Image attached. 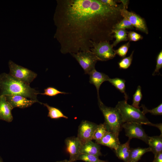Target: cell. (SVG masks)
I'll use <instances>...</instances> for the list:
<instances>
[{"mask_svg": "<svg viewBox=\"0 0 162 162\" xmlns=\"http://www.w3.org/2000/svg\"><path fill=\"white\" fill-rule=\"evenodd\" d=\"M53 16L54 35L63 54L89 51L92 44L110 41L112 31L123 18L118 7L100 0H57Z\"/></svg>", "mask_w": 162, "mask_h": 162, "instance_id": "obj_1", "label": "cell"}, {"mask_svg": "<svg viewBox=\"0 0 162 162\" xmlns=\"http://www.w3.org/2000/svg\"><path fill=\"white\" fill-rule=\"evenodd\" d=\"M0 95H21L42 104L37 98L38 91L9 74L4 73L0 74Z\"/></svg>", "mask_w": 162, "mask_h": 162, "instance_id": "obj_2", "label": "cell"}, {"mask_svg": "<svg viewBox=\"0 0 162 162\" xmlns=\"http://www.w3.org/2000/svg\"><path fill=\"white\" fill-rule=\"evenodd\" d=\"M99 108L104 118L105 123L108 131L118 136L123 124L121 115L116 108L105 105L101 100L98 101Z\"/></svg>", "mask_w": 162, "mask_h": 162, "instance_id": "obj_3", "label": "cell"}, {"mask_svg": "<svg viewBox=\"0 0 162 162\" xmlns=\"http://www.w3.org/2000/svg\"><path fill=\"white\" fill-rule=\"evenodd\" d=\"M115 107L119 111L123 123L134 122L148 125L151 123L142 111L129 104L127 100L118 102Z\"/></svg>", "mask_w": 162, "mask_h": 162, "instance_id": "obj_4", "label": "cell"}, {"mask_svg": "<svg viewBox=\"0 0 162 162\" xmlns=\"http://www.w3.org/2000/svg\"><path fill=\"white\" fill-rule=\"evenodd\" d=\"M9 74L14 78L30 85L36 77L37 74L33 71L16 64L11 60L8 62Z\"/></svg>", "mask_w": 162, "mask_h": 162, "instance_id": "obj_5", "label": "cell"}, {"mask_svg": "<svg viewBox=\"0 0 162 162\" xmlns=\"http://www.w3.org/2000/svg\"><path fill=\"white\" fill-rule=\"evenodd\" d=\"M113 46L110 41H105L92 44L90 51L95 56L98 60L106 61L113 58L116 55Z\"/></svg>", "mask_w": 162, "mask_h": 162, "instance_id": "obj_6", "label": "cell"}, {"mask_svg": "<svg viewBox=\"0 0 162 162\" xmlns=\"http://www.w3.org/2000/svg\"><path fill=\"white\" fill-rule=\"evenodd\" d=\"M78 62L84 71L85 74H88L95 69V65L98 60L90 51H81L70 54Z\"/></svg>", "mask_w": 162, "mask_h": 162, "instance_id": "obj_7", "label": "cell"}, {"mask_svg": "<svg viewBox=\"0 0 162 162\" xmlns=\"http://www.w3.org/2000/svg\"><path fill=\"white\" fill-rule=\"evenodd\" d=\"M122 128L125 135L131 140L133 138L140 139L148 144V136L142 127V124L134 122L124 123Z\"/></svg>", "mask_w": 162, "mask_h": 162, "instance_id": "obj_8", "label": "cell"}, {"mask_svg": "<svg viewBox=\"0 0 162 162\" xmlns=\"http://www.w3.org/2000/svg\"><path fill=\"white\" fill-rule=\"evenodd\" d=\"M98 125L88 121L83 120L81 121L78 127L77 137L82 144L92 140L94 133Z\"/></svg>", "mask_w": 162, "mask_h": 162, "instance_id": "obj_9", "label": "cell"}, {"mask_svg": "<svg viewBox=\"0 0 162 162\" xmlns=\"http://www.w3.org/2000/svg\"><path fill=\"white\" fill-rule=\"evenodd\" d=\"M121 14L123 18L127 19L136 29L146 33L148 34V29L144 19L135 13L128 11L122 7L120 10Z\"/></svg>", "mask_w": 162, "mask_h": 162, "instance_id": "obj_10", "label": "cell"}, {"mask_svg": "<svg viewBox=\"0 0 162 162\" xmlns=\"http://www.w3.org/2000/svg\"><path fill=\"white\" fill-rule=\"evenodd\" d=\"M66 150L69 154L70 162L77 160L81 154V150L82 144L77 137L71 136L66 138L64 140Z\"/></svg>", "mask_w": 162, "mask_h": 162, "instance_id": "obj_11", "label": "cell"}, {"mask_svg": "<svg viewBox=\"0 0 162 162\" xmlns=\"http://www.w3.org/2000/svg\"><path fill=\"white\" fill-rule=\"evenodd\" d=\"M8 101L13 108L15 107L24 109L31 106L37 101L28 100L26 98L20 95H8L5 96Z\"/></svg>", "mask_w": 162, "mask_h": 162, "instance_id": "obj_12", "label": "cell"}, {"mask_svg": "<svg viewBox=\"0 0 162 162\" xmlns=\"http://www.w3.org/2000/svg\"><path fill=\"white\" fill-rule=\"evenodd\" d=\"M13 108L5 95H0V120L11 122L13 119L11 112Z\"/></svg>", "mask_w": 162, "mask_h": 162, "instance_id": "obj_13", "label": "cell"}, {"mask_svg": "<svg viewBox=\"0 0 162 162\" xmlns=\"http://www.w3.org/2000/svg\"><path fill=\"white\" fill-rule=\"evenodd\" d=\"M89 82L95 87L97 92L98 101L100 100L99 95V90L101 84L105 81H108L109 76L104 73L97 71L95 69L89 74Z\"/></svg>", "mask_w": 162, "mask_h": 162, "instance_id": "obj_14", "label": "cell"}, {"mask_svg": "<svg viewBox=\"0 0 162 162\" xmlns=\"http://www.w3.org/2000/svg\"><path fill=\"white\" fill-rule=\"evenodd\" d=\"M96 143L99 145L107 146L114 151L120 144L118 136L108 131L100 140Z\"/></svg>", "mask_w": 162, "mask_h": 162, "instance_id": "obj_15", "label": "cell"}, {"mask_svg": "<svg viewBox=\"0 0 162 162\" xmlns=\"http://www.w3.org/2000/svg\"><path fill=\"white\" fill-rule=\"evenodd\" d=\"M81 154L94 155L99 157L102 155L99 145L89 140L82 144L81 150Z\"/></svg>", "mask_w": 162, "mask_h": 162, "instance_id": "obj_16", "label": "cell"}, {"mask_svg": "<svg viewBox=\"0 0 162 162\" xmlns=\"http://www.w3.org/2000/svg\"><path fill=\"white\" fill-rule=\"evenodd\" d=\"M148 144L150 152L154 156L162 152V134L159 136H148Z\"/></svg>", "mask_w": 162, "mask_h": 162, "instance_id": "obj_17", "label": "cell"}, {"mask_svg": "<svg viewBox=\"0 0 162 162\" xmlns=\"http://www.w3.org/2000/svg\"><path fill=\"white\" fill-rule=\"evenodd\" d=\"M130 139L125 143L120 144L116 149L115 150V153L117 157L124 162H129L130 154Z\"/></svg>", "mask_w": 162, "mask_h": 162, "instance_id": "obj_18", "label": "cell"}, {"mask_svg": "<svg viewBox=\"0 0 162 162\" xmlns=\"http://www.w3.org/2000/svg\"><path fill=\"white\" fill-rule=\"evenodd\" d=\"M149 152H150V149L149 147L147 148L138 147L136 148H130L129 161L130 160H133L137 162L140 159L143 154Z\"/></svg>", "mask_w": 162, "mask_h": 162, "instance_id": "obj_19", "label": "cell"}, {"mask_svg": "<svg viewBox=\"0 0 162 162\" xmlns=\"http://www.w3.org/2000/svg\"><path fill=\"white\" fill-rule=\"evenodd\" d=\"M108 81L109 82L122 93L124 94L125 100H127L128 97L125 92V81L118 78H110Z\"/></svg>", "mask_w": 162, "mask_h": 162, "instance_id": "obj_20", "label": "cell"}, {"mask_svg": "<svg viewBox=\"0 0 162 162\" xmlns=\"http://www.w3.org/2000/svg\"><path fill=\"white\" fill-rule=\"evenodd\" d=\"M46 106L48 111V116L51 119H58L61 118L66 119L68 118V117L65 116L62 111L58 108L49 106L46 103H42Z\"/></svg>", "mask_w": 162, "mask_h": 162, "instance_id": "obj_21", "label": "cell"}, {"mask_svg": "<svg viewBox=\"0 0 162 162\" xmlns=\"http://www.w3.org/2000/svg\"><path fill=\"white\" fill-rule=\"evenodd\" d=\"M112 34H114L113 38H115V40L112 44L113 47L115 46L119 42L122 41L128 40V34L126 31L124 29H113Z\"/></svg>", "mask_w": 162, "mask_h": 162, "instance_id": "obj_22", "label": "cell"}, {"mask_svg": "<svg viewBox=\"0 0 162 162\" xmlns=\"http://www.w3.org/2000/svg\"><path fill=\"white\" fill-rule=\"evenodd\" d=\"M107 131L106 126L104 123L98 125L95 130L92 139L97 142L100 140Z\"/></svg>", "mask_w": 162, "mask_h": 162, "instance_id": "obj_23", "label": "cell"}, {"mask_svg": "<svg viewBox=\"0 0 162 162\" xmlns=\"http://www.w3.org/2000/svg\"><path fill=\"white\" fill-rule=\"evenodd\" d=\"M142 97L141 87L140 86H138L133 95V103L131 105L135 108L140 109V107L139 106V104Z\"/></svg>", "mask_w": 162, "mask_h": 162, "instance_id": "obj_24", "label": "cell"}, {"mask_svg": "<svg viewBox=\"0 0 162 162\" xmlns=\"http://www.w3.org/2000/svg\"><path fill=\"white\" fill-rule=\"evenodd\" d=\"M134 27L127 19L123 18L122 19L117 23L113 27V29H133Z\"/></svg>", "mask_w": 162, "mask_h": 162, "instance_id": "obj_25", "label": "cell"}, {"mask_svg": "<svg viewBox=\"0 0 162 162\" xmlns=\"http://www.w3.org/2000/svg\"><path fill=\"white\" fill-rule=\"evenodd\" d=\"M77 160H81L85 162H108L100 160L96 156L83 154L80 155Z\"/></svg>", "mask_w": 162, "mask_h": 162, "instance_id": "obj_26", "label": "cell"}, {"mask_svg": "<svg viewBox=\"0 0 162 162\" xmlns=\"http://www.w3.org/2000/svg\"><path fill=\"white\" fill-rule=\"evenodd\" d=\"M142 108V112L145 115L147 113H149L152 115H162V104H161L157 107L152 109H148L144 105L142 104L140 106Z\"/></svg>", "mask_w": 162, "mask_h": 162, "instance_id": "obj_27", "label": "cell"}, {"mask_svg": "<svg viewBox=\"0 0 162 162\" xmlns=\"http://www.w3.org/2000/svg\"><path fill=\"white\" fill-rule=\"evenodd\" d=\"M68 94V93L60 91L55 87H49L44 89V93H38V94H41L50 97H53L59 94Z\"/></svg>", "mask_w": 162, "mask_h": 162, "instance_id": "obj_28", "label": "cell"}, {"mask_svg": "<svg viewBox=\"0 0 162 162\" xmlns=\"http://www.w3.org/2000/svg\"><path fill=\"white\" fill-rule=\"evenodd\" d=\"M134 52V51H133L129 56L124 58L118 62L120 68L125 69L130 66L132 61Z\"/></svg>", "mask_w": 162, "mask_h": 162, "instance_id": "obj_29", "label": "cell"}, {"mask_svg": "<svg viewBox=\"0 0 162 162\" xmlns=\"http://www.w3.org/2000/svg\"><path fill=\"white\" fill-rule=\"evenodd\" d=\"M130 45L129 41L121 46L117 50H114L116 54L118 55L122 58H124L128 52Z\"/></svg>", "mask_w": 162, "mask_h": 162, "instance_id": "obj_30", "label": "cell"}, {"mask_svg": "<svg viewBox=\"0 0 162 162\" xmlns=\"http://www.w3.org/2000/svg\"><path fill=\"white\" fill-rule=\"evenodd\" d=\"M162 68V51H160L158 55L157 58L156 64L155 69L152 75L160 74L159 70Z\"/></svg>", "mask_w": 162, "mask_h": 162, "instance_id": "obj_31", "label": "cell"}, {"mask_svg": "<svg viewBox=\"0 0 162 162\" xmlns=\"http://www.w3.org/2000/svg\"><path fill=\"white\" fill-rule=\"evenodd\" d=\"M128 37L130 41H136L141 40L143 37L140 34L134 31H130L128 34Z\"/></svg>", "mask_w": 162, "mask_h": 162, "instance_id": "obj_32", "label": "cell"}, {"mask_svg": "<svg viewBox=\"0 0 162 162\" xmlns=\"http://www.w3.org/2000/svg\"><path fill=\"white\" fill-rule=\"evenodd\" d=\"M102 3L112 8H117L119 7L121 4H118L116 1L113 0H100Z\"/></svg>", "mask_w": 162, "mask_h": 162, "instance_id": "obj_33", "label": "cell"}, {"mask_svg": "<svg viewBox=\"0 0 162 162\" xmlns=\"http://www.w3.org/2000/svg\"><path fill=\"white\" fill-rule=\"evenodd\" d=\"M152 162H162V152L154 156V158Z\"/></svg>", "mask_w": 162, "mask_h": 162, "instance_id": "obj_34", "label": "cell"}, {"mask_svg": "<svg viewBox=\"0 0 162 162\" xmlns=\"http://www.w3.org/2000/svg\"><path fill=\"white\" fill-rule=\"evenodd\" d=\"M149 125L154 126L158 128L160 130L161 134H162V125L161 123L158 124H153L151 123L148 124Z\"/></svg>", "mask_w": 162, "mask_h": 162, "instance_id": "obj_35", "label": "cell"}, {"mask_svg": "<svg viewBox=\"0 0 162 162\" xmlns=\"http://www.w3.org/2000/svg\"><path fill=\"white\" fill-rule=\"evenodd\" d=\"M56 162H70L69 160H68L67 159H65L59 161H56Z\"/></svg>", "mask_w": 162, "mask_h": 162, "instance_id": "obj_36", "label": "cell"}, {"mask_svg": "<svg viewBox=\"0 0 162 162\" xmlns=\"http://www.w3.org/2000/svg\"><path fill=\"white\" fill-rule=\"evenodd\" d=\"M0 162H3L2 158L0 157Z\"/></svg>", "mask_w": 162, "mask_h": 162, "instance_id": "obj_37", "label": "cell"}, {"mask_svg": "<svg viewBox=\"0 0 162 162\" xmlns=\"http://www.w3.org/2000/svg\"><path fill=\"white\" fill-rule=\"evenodd\" d=\"M129 162H136L134 161H133V160H130V161H129Z\"/></svg>", "mask_w": 162, "mask_h": 162, "instance_id": "obj_38", "label": "cell"}]
</instances>
